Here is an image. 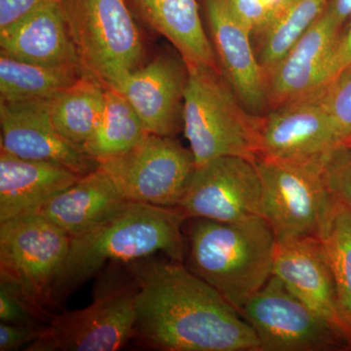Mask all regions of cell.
Instances as JSON below:
<instances>
[{
	"mask_svg": "<svg viewBox=\"0 0 351 351\" xmlns=\"http://www.w3.org/2000/svg\"><path fill=\"white\" fill-rule=\"evenodd\" d=\"M272 276L334 328L351 348V332L341 313L334 276L319 239L304 237L276 241Z\"/></svg>",
	"mask_w": 351,
	"mask_h": 351,
	"instance_id": "cell-14",
	"label": "cell"
},
{
	"mask_svg": "<svg viewBox=\"0 0 351 351\" xmlns=\"http://www.w3.org/2000/svg\"><path fill=\"white\" fill-rule=\"evenodd\" d=\"M127 202L110 178L98 167L46 203L38 214L69 237H76L101 225Z\"/></svg>",
	"mask_w": 351,
	"mask_h": 351,
	"instance_id": "cell-20",
	"label": "cell"
},
{
	"mask_svg": "<svg viewBox=\"0 0 351 351\" xmlns=\"http://www.w3.org/2000/svg\"><path fill=\"white\" fill-rule=\"evenodd\" d=\"M329 0H292L290 4L258 34V63L269 75L289 50L326 9Z\"/></svg>",
	"mask_w": 351,
	"mask_h": 351,
	"instance_id": "cell-25",
	"label": "cell"
},
{
	"mask_svg": "<svg viewBox=\"0 0 351 351\" xmlns=\"http://www.w3.org/2000/svg\"><path fill=\"white\" fill-rule=\"evenodd\" d=\"M189 69L181 56L157 57L124 76L114 86L138 113L145 130L174 137L182 123Z\"/></svg>",
	"mask_w": 351,
	"mask_h": 351,
	"instance_id": "cell-16",
	"label": "cell"
},
{
	"mask_svg": "<svg viewBox=\"0 0 351 351\" xmlns=\"http://www.w3.org/2000/svg\"><path fill=\"white\" fill-rule=\"evenodd\" d=\"M129 101L106 87L105 105L99 125L84 147V154L100 161L121 156L149 135Z\"/></svg>",
	"mask_w": 351,
	"mask_h": 351,
	"instance_id": "cell-24",
	"label": "cell"
},
{
	"mask_svg": "<svg viewBox=\"0 0 351 351\" xmlns=\"http://www.w3.org/2000/svg\"><path fill=\"white\" fill-rule=\"evenodd\" d=\"M80 63L105 87L142 66L144 47L127 0H64Z\"/></svg>",
	"mask_w": 351,
	"mask_h": 351,
	"instance_id": "cell-6",
	"label": "cell"
},
{
	"mask_svg": "<svg viewBox=\"0 0 351 351\" xmlns=\"http://www.w3.org/2000/svg\"><path fill=\"white\" fill-rule=\"evenodd\" d=\"M322 99L343 144L351 142V66L322 88Z\"/></svg>",
	"mask_w": 351,
	"mask_h": 351,
	"instance_id": "cell-28",
	"label": "cell"
},
{
	"mask_svg": "<svg viewBox=\"0 0 351 351\" xmlns=\"http://www.w3.org/2000/svg\"><path fill=\"white\" fill-rule=\"evenodd\" d=\"M52 313L40 306L22 286L0 276V320L11 324L44 327L51 319Z\"/></svg>",
	"mask_w": 351,
	"mask_h": 351,
	"instance_id": "cell-27",
	"label": "cell"
},
{
	"mask_svg": "<svg viewBox=\"0 0 351 351\" xmlns=\"http://www.w3.org/2000/svg\"><path fill=\"white\" fill-rule=\"evenodd\" d=\"M186 219L179 208L128 201L101 225L71 237L68 255L53 286L51 307L63 304L108 265L128 263L157 253L184 262L186 243L182 228Z\"/></svg>",
	"mask_w": 351,
	"mask_h": 351,
	"instance_id": "cell-2",
	"label": "cell"
},
{
	"mask_svg": "<svg viewBox=\"0 0 351 351\" xmlns=\"http://www.w3.org/2000/svg\"><path fill=\"white\" fill-rule=\"evenodd\" d=\"M182 127L196 166L221 156H258L261 117L252 114L221 71L188 66Z\"/></svg>",
	"mask_w": 351,
	"mask_h": 351,
	"instance_id": "cell-4",
	"label": "cell"
},
{
	"mask_svg": "<svg viewBox=\"0 0 351 351\" xmlns=\"http://www.w3.org/2000/svg\"><path fill=\"white\" fill-rule=\"evenodd\" d=\"M226 5L251 32L252 36L262 34L292 0H223Z\"/></svg>",
	"mask_w": 351,
	"mask_h": 351,
	"instance_id": "cell-30",
	"label": "cell"
},
{
	"mask_svg": "<svg viewBox=\"0 0 351 351\" xmlns=\"http://www.w3.org/2000/svg\"><path fill=\"white\" fill-rule=\"evenodd\" d=\"M262 184L253 160L221 156L196 166L179 205L186 219L235 221L260 215Z\"/></svg>",
	"mask_w": 351,
	"mask_h": 351,
	"instance_id": "cell-12",
	"label": "cell"
},
{
	"mask_svg": "<svg viewBox=\"0 0 351 351\" xmlns=\"http://www.w3.org/2000/svg\"><path fill=\"white\" fill-rule=\"evenodd\" d=\"M71 237L40 214L0 223V276L16 281L45 308Z\"/></svg>",
	"mask_w": 351,
	"mask_h": 351,
	"instance_id": "cell-10",
	"label": "cell"
},
{
	"mask_svg": "<svg viewBox=\"0 0 351 351\" xmlns=\"http://www.w3.org/2000/svg\"><path fill=\"white\" fill-rule=\"evenodd\" d=\"M138 286L133 341L164 351H260L250 325L181 262L123 263Z\"/></svg>",
	"mask_w": 351,
	"mask_h": 351,
	"instance_id": "cell-1",
	"label": "cell"
},
{
	"mask_svg": "<svg viewBox=\"0 0 351 351\" xmlns=\"http://www.w3.org/2000/svg\"><path fill=\"white\" fill-rule=\"evenodd\" d=\"M351 66V15L332 44L324 71V86Z\"/></svg>",
	"mask_w": 351,
	"mask_h": 351,
	"instance_id": "cell-31",
	"label": "cell"
},
{
	"mask_svg": "<svg viewBox=\"0 0 351 351\" xmlns=\"http://www.w3.org/2000/svg\"><path fill=\"white\" fill-rule=\"evenodd\" d=\"M335 200V199H334ZM331 267L341 313L351 332V210L335 200L320 239Z\"/></svg>",
	"mask_w": 351,
	"mask_h": 351,
	"instance_id": "cell-26",
	"label": "cell"
},
{
	"mask_svg": "<svg viewBox=\"0 0 351 351\" xmlns=\"http://www.w3.org/2000/svg\"><path fill=\"white\" fill-rule=\"evenodd\" d=\"M105 91L101 82L84 73L75 84L48 101L55 128L69 144L83 152L100 122Z\"/></svg>",
	"mask_w": 351,
	"mask_h": 351,
	"instance_id": "cell-22",
	"label": "cell"
},
{
	"mask_svg": "<svg viewBox=\"0 0 351 351\" xmlns=\"http://www.w3.org/2000/svg\"><path fill=\"white\" fill-rule=\"evenodd\" d=\"M101 271L91 304L52 314L27 351H115L134 338L138 286L123 263Z\"/></svg>",
	"mask_w": 351,
	"mask_h": 351,
	"instance_id": "cell-5",
	"label": "cell"
},
{
	"mask_svg": "<svg viewBox=\"0 0 351 351\" xmlns=\"http://www.w3.org/2000/svg\"><path fill=\"white\" fill-rule=\"evenodd\" d=\"M348 145H350V147H351V142L350 143V144H348Z\"/></svg>",
	"mask_w": 351,
	"mask_h": 351,
	"instance_id": "cell-36",
	"label": "cell"
},
{
	"mask_svg": "<svg viewBox=\"0 0 351 351\" xmlns=\"http://www.w3.org/2000/svg\"><path fill=\"white\" fill-rule=\"evenodd\" d=\"M261 184V216L271 226L276 241L320 239L334 198L323 179V163H295L256 157Z\"/></svg>",
	"mask_w": 351,
	"mask_h": 351,
	"instance_id": "cell-7",
	"label": "cell"
},
{
	"mask_svg": "<svg viewBox=\"0 0 351 351\" xmlns=\"http://www.w3.org/2000/svg\"><path fill=\"white\" fill-rule=\"evenodd\" d=\"M48 101H0V149L27 160L57 164L80 176L93 172L98 161L60 135L51 120Z\"/></svg>",
	"mask_w": 351,
	"mask_h": 351,
	"instance_id": "cell-15",
	"label": "cell"
},
{
	"mask_svg": "<svg viewBox=\"0 0 351 351\" xmlns=\"http://www.w3.org/2000/svg\"><path fill=\"white\" fill-rule=\"evenodd\" d=\"M343 145L322 99V88L261 117L258 156L295 163H323Z\"/></svg>",
	"mask_w": 351,
	"mask_h": 351,
	"instance_id": "cell-11",
	"label": "cell"
},
{
	"mask_svg": "<svg viewBox=\"0 0 351 351\" xmlns=\"http://www.w3.org/2000/svg\"><path fill=\"white\" fill-rule=\"evenodd\" d=\"M120 195L131 202L178 208L196 169L191 149L174 137L149 134L130 151L100 161Z\"/></svg>",
	"mask_w": 351,
	"mask_h": 351,
	"instance_id": "cell-8",
	"label": "cell"
},
{
	"mask_svg": "<svg viewBox=\"0 0 351 351\" xmlns=\"http://www.w3.org/2000/svg\"><path fill=\"white\" fill-rule=\"evenodd\" d=\"M188 219L189 270L239 311L272 276L276 239L271 226L260 215L235 221Z\"/></svg>",
	"mask_w": 351,
	"mask_h": 351,
	"instance_id": "cell-3",
	"label": "cell"
},
{
	"mask_svg": "<svg viewBox=\"0 0 351 351\" xmlns=\"http://www.w3.org/2000/svg\"><path fill=\"white\" fill-rule=\"evenodd\" d=\"M59 1H62V2H63V1H64V0H59Z\"/></svg>",
	"mask_w": 351,
	"mask_h": 351,
	"instance_id": "cell-35",
	"label": "cell"
},
{
	"mask_svg": "<svg viewBox=\"0 0 351 351\" xmlns=\"http://www.w3.org/2000/svg\"><path fill=\"white\" fill-rule=\"evenodd\" d=\"M326 11L343 27L351 15V0H329Z\"/></svg>",
	"mask_w": 351,
	"mask_h": 351,
	"instance_id": "cell-34",
	"label": "cell"
},
{
	"mask_svg": "<svg viewBox=\"0 0 351 351\" xmlns=\"http://www.w3.org/2000/svg\"><path fill=\"white\" fill-rule=\"evenodd\" d=\"M255 332L260 351L350 348L336 330L272 276L239 311Z\"/></svg>",
	"mask_w": 351,
	"mask_h": 351,
	"instance_id": "cell-9",
	"label": "cell"
},
{
	"mask_svg": "<svg viewBox=\"0 0 351 351\" xmlns=\"http://www.w3.org/2000/svg\"><path fill=\"white\" fill-rule=\"evenodd\" d=\"M143 22L167 38L188 66L219 71L211 39L199 15L197 0H127Z\"/></svg>",
	"mask_w": 351,
	"mask_h": 351,
	"instance_id": "cell-21",
	"label": "cell"
},
{
	"mask_svg": "<svg viewBox=\"0 0 351 351\" xmlns=\"http://www.w3.org/2000/svg\"><path fill=\"white\" fill-rule=\"evenodd\" d=\"M219 71L252 114L269 112L267 80L252 44L251 32L223 0H203Z\"/></svg>",
	"mask_w": 351,
	"mask_h": 351,
	"instance_id": "cell-13",
	"label": "cell"
},
{
	"mask_svg": "<svg viewBox=\"0 0 351 351\" xmlns=\"http://www.w3.org/2000/svg\"><path fill=\"white\" fill-rule=\"evenodd\" d=\"M44 327L0 323V351H14L24 346L27 348L39 338Z\"/></svg>",
	"mask_w": 351,
	"mask_h": 351,
	"instance_id": "cell-32",
	"label": "cell"
},
{
	"mask_svg": "<svg viewBox=\"0 0 351 351\" xmlns=\"http://www.w3.org/2000/svg\"><path fill=\"white\" fill-rule=\"evenodd\" d=\"M80 177L63 166L27 160L0 149V223L38 214Z\"/></svg>",
	"mask_w": 351,
	"mask_h": 351,
	"instance_id": "cell-19",
	"label": "cell"
},
{
	"mask_svg": "<svg viewBox=\"0 0 351 351\" xmlns=\"http://www.w3.org/2000/svg\"><path fill=\"white\" fill-rule=\"evenodd\" d=\"M46 0H0V31L24 19Z\"/></svg>",
	"mask_w": 351,
	"mask_h": 351,
	"instance_id": "cell-33",
	"label": "cell"
},
{
	"mask_svg": "<svg viewBox=\"0 0 351 351\" xmlns=\"http://www.w3.org/2000/svg\"><path fill=\"white\" fill-rule=\"evenodd\" d=\"M323 179L335 200L351 210V147L339 145L325 159Z\"/></svg>",
	"mask_w": 351,
	"mask_h": 351,
	"instance_id": "cell-29",
	"label": "cell"
},
{
	"mask_svg": "<svg viewBox=\"0 0 351 351\" xmlns=\"http://www.w3.org/2000/svg\"><path fill=\"white\" fill-rule=\"evenodd\" d=\"M82 66H44L0 53V101H48L75 84Z\"/></svg>",
	"mask_w": 351,
	"mask_h": 351,
	"instance_id": "cell-23",
	"label": "cell"
},
{
	"mask_svg": "<svg viewBox=\"0 0 351 351\" xmlns=\"http://www.w3.org/2000/svg\"><path fill=\"white\" fill-rule=\"evenodd\" d=\"M341 29L325 9L267 75L269 110L324 87L325 66Z\"/></svg>",
	"mask_w": 351,
	"mask_h": 351,
	"instance_id": "cell-17",
	"label": "cell"
},
{
	"mask_svg": "<svg viewBox=\"0 0 351 351\" xmlns=\"http://www.w3.org/2000/svg\"><path fill=\"white\" fill-rule=\"evenodd\" d=\"M0 53L44 66H82L63 2L46 0L24 19L0 31Z\"/></svg>",
	"mask_w": 351,
	"mask_h": 351,
	"instance_id": "cell-18",
	"label": "cell"
}]
</instances>
